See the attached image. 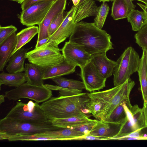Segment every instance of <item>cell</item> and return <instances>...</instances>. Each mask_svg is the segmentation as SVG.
<instances>
[{
	"label": "cell",
	"mask_w": 147,
	"mask_h": 147,
	"mask_svg": "<svg viewBox=\"0 0 147 147\" xmlns=\"http://www.w3.org/2000/svg\"><path fill=\"white\" fill-rule=\"evenodd\" d=\"M111 38L110 34L97 28L94 22L80 21L76 24L69 41L80 45L92 55L113 49Z\"/></svg>",
	"instance_id": "6da1fadb"
},
{
	"label": "cell",
	"mask_w": 147,
	"mask_h": 147,
	"mask_svg": "<svg viewBox=\"0 0 147 147\" xmlns=\"http://www.w3.org/2000/svg\"><path fill=\"white\" fill-rule=\"evenodd\" d=\"M90 100L87 93L51 97L40 105L49 120L86 115L83 112Z\"/></svg>",
	"instance_id": "7a4b0ae2"
},
{
	"label": "cell",
	"mask_w": 147,
	"mask_h": 147,
	"mask_svg": "<svg viewBox=\"0 0 147 147\" xmlns=\"http://www.w3.org/2000/svg\"><path fill=\"white\" fill-rule=\"evenodd\" d=\"M48 120L41 123H32L16 121L5 117L0 120V139L7 140L11 136L29 135L58 130Z\"/></svg>",
	"instance_id": "3957f363"
},
{
	"label": "cell",
	"mask_w": 147,
	"mask_h": 147,
	"mask_svg": "<svg viewBox=\"0 0 147 147\" xmlns=\"http://www.w3.org/2000/svg\"><path fill=\"white\" fill-rule=\"evenodd\" d=\"M141 58L132 47L126 49L117 61L113 71L115 86L121 85L130 78L134 73L138 72Z\"/></svg>",
	"instance_id": "277c9868"
},
{
	"label": "cell",
	"mask_w": 147,
	"mask_h": 147,
	"mask_svg": "<svg viewBox=\"0 0 147 147\" xmlns=\"http://www.w3.org/2000/svg\"><path fill=\"white\" fill-rule=\"evenodd\" d=\"M61 51L58 46L48 42L28 52L26 57L30 63L44 69L63 61L64 57Z\"/></svg>",
	"instance_id": "5b68a950"
},
{
	"label": "cell",
	"mask_w": 147,
	"mask_h": 147,
	"mask_svg": "<svg viewBox=\"0 0 147 147\" xmlns=\"http://www.w3.org/2000/svg\"><path fill=\"white\" fill-rule=\"evenodd\" d=\"M38 103L30 100L27 103L17 102L5 117L16 121L39 123L48 120Z\"/></svg>",
	"instance_id": "8992f818"
},
{
	"label": "cell",
	"mask_w": 147,
	"mask_h": 147,
	"mask_svg": "<svg viewBox=\"0 0 147 147\" xmlns=\"http://www.w3.org/2000/svg\"><path fill=\"white\" fill-rule=\"evenodd\" d=\"M5 98L9 100H16L27 98L40 103L50 98L52 96L51 90L46 87L30 85L26 82L16 88L5 92Z\"/></svg>",
	"instance_id": "52a82bcc"
},
{
	"label": "cell",
	"mask_w": 147,
	"mask_h": 147,
	"mask_svg": "<svg viewBox=\"0 0 147 147\" xmlns=\"http://www.w3.org/2000/svg\"><path fill=\"white\" fill-rule=\"evenodd\" d=\"M123 84L105 90L87 93L90 100L85 105L86 112L92 114L98 120L111 99L120 89Z\"/></svg>",
	"instance_id": "ba28073f"
},
{
	"label": "cell",
	"mask_w": 147,
	"mask_h": 147,
	"mask_svg": "<svg viewBox=\"0 0 147 147\" xmlns=\"http://www.w3.org/2000/svg\"><path fill=\"white\" fill-rule=\"evenodd\" d=\"M55 1L53 0L38 1L22 10L19 15L21 23L27 27L39 25Z\"/></svg>",
	"instance_id": "9c48e42d"
},
{
	"label": "cell",
	"mask_w": 147,
	"mask_h": 147,
	"mask_svg": "<svg viewBox=\"0 0 147 147\" xmlns=\"http://www.w3.org/2000/svg\"><path fill=\"white\" fill-rule=\"evenodd\" d=\"M80 68V76L87 91L94 92L105 87L106 79L100 75L91 59Z\"/></svg>",
	"instance_id": "30bf717a"
},
{
	"label": "cell",
	"mask_w": 147,
	"mask_h": 147,
	"mask_svg": "<svg viewBox=\"0 0 147 147\" xmlns=\"http://www.w3.org/2000/svg\"><path fill=\"white\" fill-rule=\"evenodd\" d=\"M64 59L69 63L80 67L91 59L92 55L80 45L69 41L66 42L61 49Z\"/></svg>",
	"instance_id": "8fae6325"
},
{
	"label": "cell",
	"mask_w": 147,
	"mask_h": 147,
	"mask_svg": "<svg viewBox=\"0 0 147 147\" xmlns=\"http://www.w3.org/2000/svg\"><path fill=\"white\" fill-rule=\"evenodd\" d=\"M135 84L134 82L130 78L125 82L120 89L111 99L101 114L98 120L104 121L114 109L123 101L126 102L127 106H132L129 96L130 92Z\"/></svg>",
	"instance_id": "7c38bea8"
},
{
	"label": "cell",
	"mask_w": 147,
	"mask_h": 147,
	"mask_svg": "<svg viewBox=\"0 0 147 147\" xmlns=\"http://www.w3.org/2000/svg\"><path fill=\"white\" fill-rule=\"evenodd\" d=\"M76 6H72L67 12L61 24L55 32L49 38L48 42H52L58 46L70 36L74 30L76 24L74 22V17Z\"/></svg>",
	"instance_id": "4fadbf2b"
},
{
	"label": "cell",
	"mask_w": 147,
	"mask_h": 147,
	"mask_svg": "<svg viewBox=\"0 0 147 147\" xmlns=\"http://www.w3.org/2000/svg\"><path fill=\"white\" fill-rule=\"evenodd\" d=\"M67 0H57L50 8L44 18L38 25L37 41L49 38L48 30L54 18L65 9Z\"/></svg>",
	"instance_id": "5bb4252c"
},
{
	"label": "cell",
	"mask_w": 147,
	"mask_h": 147,
	"mask_svg": "<svg viewBox=\"0 0 147 147\" xmlns=\"http://www.w3.org/2000/svg\"><path fill=\"white\" fill-rule=\"evenodd\" d=\"M124 122L121 124H113L98 120L89 134L101 140H112L119 133Z\"/></svg>",
	"instance_id": "9a60e30c"
},
{
	"label": "cell",
	"mask_w": 147,
	"mask_h": 147,
	"mask_svg": "<svg viewBox=\"0 0 147 147\" xmlns=\"http://www.w3.org/2000/svg\"><path fill=\"white\" fill-rule=\"evenodd\" d=\"M91 60L100 75L106 79L112 75L117 64L116 61L110 59L107 57L106 53L92 55Z\"/></svg>",
	"instance_id": "2e32d148"
},
{
	"label": "cell",
	"mask_w": 147,
	"mask_h": 147,
	"mask_svg": "<svg viewBox=\"0 0 147 147\" xmlns=\"http://www.w3.org/2000/svg\"><path fill=\"white\" fill-rule=\"evenodd\" d=\"M17 44L16 32L0 44V71H3L15 49Z\"/></svg>",
	"instance_id": "e0dca14e"
},
{
	"label": "cell",
	"mask_w": 147,
	"mask_h": 147,
	"mask_svg": "<svg viewBox=\"0 0 147 147\" xmlns=\"http://www.w3.org/2000/svg\"><path fill=\"white\" fill-rule=\"evenodd\" d=\"M76 67L64 59L60 63L43 69V79H52L73 73L75 71Z\"/></svg>",
	"instance_id": "ac0fdd59"
},
{
	"label": "cell",
	"mask_w": 147,
	"mask_h": 147,
	"mask_svg": "<svg viewBox=\"0 0 147 147\" xmlns=\"http://www.w3.org/2000/svg\"><path fill=\"white\" fill-rule=\"evenodd\" d=\"M99 7L94 0H84L76 6L74 17V22L77 24L82 20L90 16H96Z\"/></svg>",
	"instance_id": "d6986e66"
},
{
	"label": "cell",
	"mask_w": 147,
	"mask_h": 147,
	"mask_svg": "<svg viewBox=\"0 0 147 147\" xmlns=\"http://www.w3.org/2000/svg\"><path fill=\"white\" fill-rule=\"evenodd\" d=\"M32 48H21L13 54L6 66V71L9 73L21 72L24 71V64L26 53Z\"/></svg>",
	"instance_id": "ffe728a7"
},
{
	"label": "cell",
	"mask_w": 147,
	"mask_h": 147,
	"mask_svg": "<svg viewBox=\"0 0 147 147\" xmlns=\"http://www.w3.org/2000/svg\"><path fill=\"white\" fill-rule=\"evenodd\" d=\"M24 68V71L27 83L39 86H44L42 78L43 68L31 63H25Z\"/></svg>",
	"instance_id": "44dd1931"
},
{
	"label": "cell",
	"mask_w": 147,
	"mask_h": 147,
	"mask_svg": "<svg viewBox=\"0 0 147 147\" xmlns=\"http://www.w3.org/2000/svg\"><path fill=\"white\" fill-rule=\"evenodd\" d=\"M35 134L56 138L59 139L60 140H79L80 137L87 135L82 132L71 129L62 128L58 130L46 131Z\"/></svg>",
	"instance_id": "7402d4cb"
},
{
	"label": "cell",
	"mask_w": 147,
	"mask_h": 147,
	"mask_svg": "<svg viewBox=\"0 0 147 147\" xmlns=\"http://www.w3.org/2000/svg\"><path fill=\"white\" fill-rule=\"evenodd\" d=\"M26 82L25 73H6L0 74V88L2 85L18 87Z\"/></svg>",
	"instance_id": "603a6c76"
},
{
	"label": "cell",
	"mask_w": 147,
	"mask_h": 147,
	"mask_svg": "<svg viewBox=\"0 0 147 147\" xmlns=\"http://www.w3.org/2000/svg\"><path fill=\"white\" fill-rule=\"evenodd\" d=\"M38 33V27L33 26L23 29L17 33L16 34V45L12 55L29 42Z\"/></svg>",
	"instance_id": "cb8c5ba5"
},
{
	"label": "cell",
	"mask_w": 147,
	"mask_h": 147,
	"mask_svg": "<svg viewBox=\"0 0 147 147\" xmlns=\"http://www.w3.org/2000/svg\"><path fill=\"white\" fill-rule=\"evenodd\" d=\"M127 18L131 25L132 30L135 31H138L147 24V19L144 11L138 10H131Z\"/></svg>",
	"instance_id": "d4e9b609"
},
{
	"label": "cell",
	"mask_w": 147,
	"mask_h": 147,
	"mask_svg": "<svg viewBox=\"0 0 147 147\" xmlns=\"http://www.w3.org/2000/svg\"><path fill=\"white\" fill-rule=\"evenodd\" d=\"M140 85V90L144 101V104L147 102V73L146 60L144 53L142 56L138 71Z\"/></svg>",
	"instance_id": "484cf974"
},
{
	"label": "cell",
	"mask_w": 147,
	"mask_h": 147,
	"mask_svg": "<svg viewBox=\"0 0 147 147\" xmlns=\"http://www.w3.org/2000/svg\"><path fill=\"white\" fill-rule=\"evenodd\" d=\"M86 115L58 119L52 121L53 125L62 128L74 125L79 124L92 120Z\"/></svg>",
	"instance_id": "4316f807"
},
{
	"label": "cell",
	"mask_w": 147,
	"mask_h": 147,
	"mask_svg": "<svg viewBox=\"0 0 147 147\" xmlns=\"http://www.w3.org/2000/svg\"><path fill=\"white\" fill-rule=\"evenodd\" d=\"M111 15L115 20L127 18L129 12L128 5L125 0H114Z\"/></svg>",
	"instance_id": "83f0119b"
},
{
	"label": "cell",
	"mask_w": 147,
	"mask_h": 147,
	"mask_svg": "<svg viewBox=\"0 0 147 147\" xmlns=\"http://www.w3.org/2000/svg\"><path fill=\"white\" fill-rule=\"evenodd\" d=\"M125 102L126 103L123 101L120 103L103 122L113 124H121L124 122L127 118V113L123 105Z\"/></svg>",
	"instance_id": "f1b7e54d"
},
{
	"label": "cell",
	"mask_w": 147,
	"mask_h": 147,
	"mask_svg": "<svg viewBox=\"0 0 147 147\" xmlns=\"http://www.w3.org/2000/svg\"><path fill=\"white\" fill-rule=\"evenodd\" d=\"M57 86L64 88L82 91L85 89L83 82L61 77L52 79Z\"/></svg>",
	"instance_id": "f546056e"
},
{
	"label": "cell",
	"mask_w": 147,
	"mask_h": 147,
	"mask_svg": "<svg viewBox=\"0 0 147 147\" xmlns=\"http://www.w3.org/2000/svg\"><path fill=\"white\" fill-rule=\"evenodd\" d=\"M133 118L134 126L136 131L146 125L145 120L142 109L137 105L130 108Z\"/></svg>",
	"instance_id": "4dcf8cb0"
},
{
	"label": "cell",
	"mask_w": 147,
	"mask_h": 147,
	"mask_svg": "<svg viewBox=\"0 0 147 147\" xmlns=\"http://www.w3.org/2000/svg\"><path fill=\"white\" fill-rule=\"evenodd\" d=\"M109 10V7L106 2H103L99 7L94 22L95 26L98 28L102 29V28Z\"/></svg>",
	"instance_id": "1f68e13d"
},
{
	"label": "cell",
	"mask_w": 147,
	"mask_h": 147,
	"mask_svg": "<svg viewBox=\"0 0 147 147\" xmlns=\"http://www.w3.org/2000/svg\"><path fill=\"white\" fill-rule=\"evenodd\" d=\"M7 140L9 141H17L60 140L59 139L56 138L45 136L38 135L36 134L11 136L9 137Z\"/></svg>",
	"instance_id": "d6a6232c"
},
{
	"label": "cell",
	"mask_w": 147,
	"mask_h": 147,
	"mask_svg": "<svg viewBox=\"0 0 147 147\" xmlns=\"http://www.w3.org/2000/svg\"><path fill=\"white\" fill-rule=\"evenodd\" d=\"M98 121V120L97 119H92L84 123L68 126L66 128L71 129L82 132L86 135H88Z\"/></svg>",
	"instance_id": "836d02e7"
},
{
	"label": "cell",
	"mask_w": 147,
	"mask_h": 147,
	"mask_svg": "<svg viewBox=\"0 0 147 147\" xmlns=\"http://www.w3.org/2000/svg\"><path fill=\"white\" fill-rule=\"evenodd\" d=\"M136 43L140 47L147 48V24L134 35Z\"/></svg>",
	"instance_id": "e575fe53"
},
{
	"label": "cell",
	"mask_w": 147,
	"mask_h": 147,
	"mask_svg": "<svg viewBox=\"0 0 147 147\" xmlns=\"http://www.w3.org/2000/svg\"><path fill=\"white\" fill-rule=\"evenodd\" d=\"M66 15V14H65L63 11L57 15L53 19L48 30L49 37L52 35L59 27L63 21Z\"/></svg>",
	"instance_id": "d590c367"
},
{
	"label": "cell",
	"mask_w": 147,
	"mask_h": 147,
	"mask_svg": "<svg viewBox=\"0 0 147 147\" xmlns=\"http://www.w3.org/2000/svg\"><path fill=\"white\" fill-rule=\"evenodd\" d=\"M17 30V28L12 25L6 26H0V44Z\"/></svg>",
	"instance_id": "8d00e7d4"
},
{
	"label": "cell",
	"mask_w": 147,
	"mask_h": 147,
	"mask_svg": "<svg viewBox=\"0 0 147 147\" xmlns=\"http://www.w3.org/2000/svg\"><path fill=\"white\" fill-rule=\"evenodd\" d=\"M44 85L46 87L51 90L58 91H62L72 93L75 94H78L82 92V91L78 90L64 88L59 87L57 85H54L49 84H46Z\"/></svg>",
	"instance_id": "74e56055"
},
{
	"label": "cell",
	"mask_w": 147,
	"mask_h": 147,
	"mask_svg": "<svg viewBox=\"0 0 147 147\" xmlns=\"http://www.w3.org/2000/svg\"><path fill=\"white\" fill-rule=\"evenodd\" d=\"M49 0H25L21 4V8L22 10H23L33 4L41 1ZM55 1L57 0H53Z\"/></svg>",
	"instance_id": "f35d334b"
},
{
	"label": "cell",
	"mask_w": 147,
	"mask_h": 147,
	"mask_svg": "<svg viewBox=\"0 0 147 147\" xmlns=\"http://www.w3.org/2000/svg\"><path fill=\"white\" fill-rule=\"evenodd\" d=\"M140 137H147V125L139 129Z\"/></svg>",
	"instance_id": "ab89813d"
},
{
	"label": "cell",
	"mask_w": 147,
	"mask_h": 147,
	"mask_svg": "<svg viewBox=\"0 0 147 147\" xmlns=\"http://www.w3.org/2000/svg\"><path fill=\"white\" fill-rule=\"evenodd\" d=\"M48 39L49 38H48L42 39L38 41H37L35 48H38L42 45L46 44L47 42Z\"/></svg>",
	"instance_id": "60d3db41"
},
{
	"label": "cell",
	"mask_w": 147,
	"mask_h": 147,
	"mask_svg": "<svg viewBox=\"0 0 147 147\" xmlns=\"http://www.w3.org/2000/svg\"><path fill=\"white\" fill-rule=\"evenodd\" d=\"M142 109L144 117L145 124L146 125H147V102L144 104Z\"/></svg>",
	"instance_id": "b9f144b4"
},
{
	"label": "cell",
	"mask_w": 147,
	"mask_h": 147,
	"mask_svg": "<svg viewBox=\"0 0 147 147\" xmlns=\"http://www.w3.org/2000/svg\"><path fill=\"white\" fill-rule=\"evenodd\" d=\"M125 0L128 5L129 12L131 10L134 9L136 6L133 3L131 0Z\"/></svg>",
	"instance_id": "7bdbcfd3"
},
{
	"label": "cell",
	"mask_w": 147,
	"mask_h": 147,
	"mask_svg": "<svg viewBox=\"0 0 147 147\" xmlns=\"http://www.w3.org/2000/svg\"><path fill=\"white\" fill-rule=\"evenodd\" d=\"M118 140H141V138L131 137H124L119 138Z\"/></svg>",
	"instance_id": "ee69618b"
},
{
	"label": "cell",
	"mask_w": 147,
	"mask_h": 147,
	"mask_svg": "<svg viewBox=\"0 0 147 147\" xmlns=\"http://www.w3.org/2000/svg\"><path fill=\"white\" fill-rule=\"evenodd\" d=\"M137 4L143 10L147 20V6L140 3H138Z\"/></svg>",
	"instance_id": "f6af8a7d"
},
{
	"label": "cell",
	"mask_w": 147,
	"mask_h": 147,
	"mask_svg": "<svg viewBox=\"0 0 147 147\" xmlns=\"http://www.w3.org/2000/svg\"><path fill=\"white\" fill-rule=\"evenodd\" d=\"M142 52L144 53L146 62V71L147 73V48H142Z\"/></svg>",
	"instance_id": "bcb514c9"
},
{
	"label": "cell",
	"mask_w": 147,
	"mask_h": 147,
	"mask_svg": "<svg viewBox=\"0 0 147 147\" xmlns=\"http://www.w3.org/2000/svg\"><path fill=\"white\" fill-rule=\"evenodd\" d=\"M5 96L4 95L2 94L0 96V104L3 102L5 101Z\"/></svg>",
	"instance_id": "7dc6e473"
},
{
	"label": "cell",
	"mask_w": 147,
	"mask_h": 147,
	"mask_svg": "<svg viewBox=\"0 0 147 147\" xmlns=\"http://www.w3.org/2000/svg\"><path fill=\"white\" fill-rule=\"evenodd\" d=\"M74 5L77 6L80 2L81 0H72Z\"/></svg>",
	"instance_id": "c3c4849f"
},
{
	"label": "cell",
	"mask_w": 147,
	"mask_h": 147,
	"mask_svg": "<svg viewBox=\"0 0 147 147\" xmlns=\"http://www.w3.org/2000/svg\"><path fill=\"white\" fill-rule=\"evenodd\" d=\"M142 2L144 3L147 6V0H136Z\"/></svg>",
	"instance_id": "681fc988"
},
{
	"label": "cell",
	"mask_w": 147,
	"mask_h": 147,
	"mask_svg": "<svg viewBox=\"0 0 147 147\" xmlns=\"http://www.w3.org/2000/svg\"><path fill=\"white\" fill-rule=\"evenodd\" d=\"M100 1H102L103 2H108L110 1H113L114 0H97Z\"/></svg>",
	"instance_id": "f907efd6"
},
{
	"label": "cell",
	"mask_w": 147,
	"mask_h": 147,
	"mask_svg": "<svg viewBox=\"0 0 147 147\" xmlns=\"http://www.w3.org/2000/svg\"><path fill=\"white\" fill-rule=\"evenodd\" d=\"M25 0H18V3L21 4Z\"/></svg>",
	"instance_id": "816d5d0a"
},
{
	"label": "cell",
	"mask_w": 147,
	"mask_h": 147,
	"mask_svg": "<svg viewBox=\"0 0 147 147\" xmlns=\"http://www.w3.org/2000/svg\"><path fill=\"white\" fill-rule=\"evenodd\" d=\"M9 0L12 1H16V2H18V0Z\"/></svg>",
	"instance_id": "f5cc1de1"
},
{
	"label": "cell",
	"mask_w": 147,
	"mask_h": 147,
	"mask_svg": "<svg viewBox=\"0 0 147 147\" xmlns=\"http://www.w3.org/2000/svg\"><path fill=\"white\" fill-rule=\"evenodd\" d=\"M84 0H81V1H80V2L82 1H84Z\"/></svg>",
	"instance_id": "db71d44e"
},
{
	"label": "cell",
	"mask_w": 147,
	"mask_h": 147,
	"mask_svg": "<svg viewBox=\"0 0 147 147\" xmlns=\"http://www.w3.org/2000/svg\"><path fill=\"white\" fill-rule=\"evenodd\" d=\"M136 0H131V1H133Z\"/></svg>",
	"instance_id": "11a10c76"
}]
</instances>
